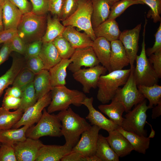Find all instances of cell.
<instances>
[{"label":"cell","mask_w":161,"mask_h":161,"mask_svg":"<svg viewBox=\"0 0 161 161\" xmlns=\"http://www.w3.org/2000/svg\"><path fill=\"white\" fill-rule=\"evenodd\" d=\"M144 4L141 0H120L111 6L110 12L107 20H115L130 6L136 4Z\"/></svg>","instance_id":"37"},{"label":"cell","mask_w":161,"mask_h":161,"mask_svg":"<svg viewBox=\"0 0 161 161\" xmlns=\"http://www.w3.org/2000/svg\"><path fill=\"white\" fill-rule=\"evenodd\" d=\"M44 144L38 139L27 138L13 145L17 161H35L38 151Z\"/></svg>","instance_id":"15"},{"label":"cell","mask_w":161,"mask_h":161,"mask_svg":"<svg viewBox=\"0 0 161 161\" xmlns=\"http://www.w3.org/2000/svg\"><path fill=\"white\" fill-rule=\"evenodd\" d=\"M50 93L51 100L47 111L51 114L66 110L71 104L80 106L86 97L83 92L77 90L70 89L65 85L54 87Z\"/></svg>","instance_id":"4"},{"label":"cell","mask_w":161,"mask_h":161,"mask_svg":"<svg viewBox=\"0 0 161 161\" xmlns=\"http://www.w3.org/2000/svg\"><path fill=\"white\" fill-rule=\"evenodd\" d=\"M17 7L22 14L31 12L32 5L28 0H8Z\"/></svg>","instance_id":"51"},{"label":"cell","mask_w":161,"mask_h":161,"mask_svg":"<svg viewBox=\"0 0 161 161\" xmlns=\"http://www.w3.org/2000/svg\"><path fill=\"white\" fill-rule=\"evenodd\" d=\"M147 20L145 18L143 32L142 48L139 55H137L135 61V67L134 74L137 85L150 86L158 84L159 78L147 58L145 52V37Z\"/></svg>","instance_id":"5"},{"label":"cell","mask_w":161,"mask_h":161,"mask_svg":"<svg viewBox=\"0 0 161 161\" xmlns=\"http://www.w3.org/2000/svg\"><path fill=\"white\" fill-rule=\"evenodd\" d=\"M129 141L134 150L145 154L149 146L150 138L139 135L134 132L126 131L120 126L117 129Z\"/></svg>","instance_id":"31"},{"label":"cell","mask_w":161,"mask_h":161,"mask_svg":"<svg viewBox=\"0 0 161 161\" xmlns=\"http://www.w3.org/2000/svg\"><path fill=\"white\" fill-rule=\"evenodd\" d=\"M120 0H109V4L111 6L113 4Z\"/></svg>","instance_id":"60"},{"label":"cell","mask_w":161,"mask_h":161,"mask_svg":"<svg viewBox=\"0 0 161 161\" xmlns=\"http://www.w3.org/2000/svg\"><path fill=\"white\" fill-rule=\"evenodd\" d=\"M95 155L101 161H119V156L113 150L106 139L98 134Z\"/></svg>","instance_id":"33"},{"label":"cell","mask_w":161,"mask_h":161,"mask_svg":"<svg viewBox=\"0 0 161 161\" xmlns=\"http://www.w3.org/2000/svg\"><path fill=\"white\" fill-rule=\"evenodd\" d=\"M5 92L4 95H9L17 98H21L23 90L18 87L13 86L11 87L8 88Z\"/></svg>","instance_id":"54"},{"label":"cell","mask_w":161,"mask_h":161,"mask_svg":"<svg viewBox=\"0 0 161 161\" xmlns=\"http://www.w3.org/2000/svg\"><path fill=\"white\" fill-rule=\"evenodd\" d=\"M52 42L62 59L70 58L75 49L62 35L57 37Z\"/></svg>","instance_id":"38"},{"label":"cell","mask_w":161,"mask_h":161,"mask_svg":"<svg viewBox=\"0 0 161 161\" xmlns=\"http://www.w3.org/2000/svg\"><path fill=\"white\" fill-rule=\"evenodd\" d=\"M151 64H153V68L159 78H161V50L149 56L148 59Z\"/></svg>","instance_id":"47"},{"label":"cell","mask_w":161,"mask_h":161,"mask_svg":"<svg viewBox=\"0 0 161 161\" xmlns=\"http://www.w3.org/2000/svg\"><path fill=\"white\" fill-rule=\"evenodd\" d=\"M32 5L31 12L38 15H47L49 12V0H30Z\"/></svg>","instance_id":"43"},{"label":"cell","mask_w":161,"mask_h":161,"mask_svg":"<svg viewBox=\"0 0 161 161\" xmlns=\"http://www.w3.org/2000/svg\"><path fill=\"white\" fill-rule=\"evenodd\" d=\"M72 147L63 145H45L40 148L35 161H60L69 153Z\"/></svg>","instance_id":"17"},{"label":"cell","mask_w":161,"mask_h":161,"mask_svg":"<svg viewBox=\"0 0 161 161\" xmlns=\"http://www.w3.org/2000/svg\"><path fill=\"white\" fill-rule=\"evenodd\" d=\"M71 62L72 61L70 59H62L49 70L53 87L66 84V69Z\"/></svg>","instance_id":"28"},{"label":"cell","mask_w":161,"mask_h":161,"mask_svg":"<svg viewBox=\"0 0 161 161\" xmlns=\"http://www.w3.org/2000/svg\"><path fill=\"white\" fill-rule=\"evenodd\" d=\"M110 66L111 71L122 69L130 64L124 46L119 39L110 42Z\"/></svg>","instance_id":"20"},{"label":"cell","mask_w":161,"mask_h":161,"mask_svg":"<svg viewBox=\"0 0 161 161\" xmlns=\"http://www.w3.org/2000/svg\"><path fill=\"white\" fill-rule=\"evenodd\" d=\"M146 123L148 124L150 126L151 129V131L148 137L150 138H154L155 134V132L154 130L153 129L151 125V124L149 123L147 121L146 122Z\"/></svg>","instance_id":"59"},{"label":"cell","mask_w":161,"mask_h":161,"mask_svg":"<svg viewBox=\"0 0 161 161\" xmlns=\"http://www.w3.org/2000/svg\"><path fill=\"white\" fill-rule=\"evenodd\" d=\"M0 161H17L15 150L12 145L5 143H1Z\"/></svg>","instance_id":"42"},{"label":"cell","mask_w":161,"mask_h":161,"mask_svg":"<svg viewBox=\"0 0 161 161\" xmlns=\"http://www.w3.org/2000/svg\"><path fill=\"white\" fill-rule=\"evenodd\" d=\"M79 0H64L59 19L62 21L71 16L77 9Z\"/></svg>","instance_id":"41"},{"label":"cell","mask_w":161,"mask_h":161,"mask_svg":"<svg viewBox=\"0 0 161 161\" xmlns=\"http://www.w3.org/2000/svg\"><path fill=\"white\" fill-rule=\"evenodd\" d=\"M10 41L4 43L0 49V66L8 59L12 52Z\"/></svg>","instance_id":"52"},{"label":"cell","mask_w":161,"mask_h":161,"mask_svg":"<svg viewBox=\"0 0 161 161\" xmlns=\"http://www.w3.org/2000/svg\"><path fill=\"white\" fill-rule=\"evenodd\" d=\"M25 66L35 74L44 69L43 63L38 55L30 57L25 59Z\"/></svg>","instance_id":"45"},{"label":"cell","mask_w":161,"mask_h":161,"mask_svg":"<svg viewBox=\"0 0 161 161\" xmlns=\"http://www.w3.org/2000/svg\"><path fill=\"white\" fill-rule=\"evenodd\" d=\"M20 105L18 109L24 112L37 101L33 81L27 85L23 90Z\"/></svg>","instance_id":"36"},{"label":"cell","mask_w":161,"mask_h":161,"mask_svg":"<svg viewBox=\"0 0 161 161\" xmlns=\"http://www.w3.org/2000/svg\"><path fill=\"white\" fill-rule=\"evenodd\" d=\"M107 69L99 64L87 69H80L73 73V78L80 83L84 93H88L92 88L95 89L101 75L105 74Z\"/></svg>","instance_id":"11"},{"label":"cell","mask_w":161,"mask_h":161,"mask_svg":"<svg viewBox=\"0 0 161 161\" xmlns=\"http://www.w3.org/2000/svg\"><path fill=\"white\" fill-rule=\"evenodd\" d=\"M94 98L92 97H86L82 103L88 109L89 113L86 117L92 125H96L101 129L109 132L117 129L119 126L110 119L106 118L101 113L95 109L93 103Z\"/></svg>","instance_id":"16"},{"label":"cell","mask_w":161,"mask_h":161,"mask_svg":"<svg viewBox=\"0 0 161 161\" xmlns=\"http://www.w3.org/2000/svg\"><path fill=\"white\" fill-rule=\"evenodd\" d=\"M1 44H0V47H1Z\"/></svg>","instance_id":"62"},{"label":"cell","mask_w":161,"mask_h":161,"mask_svg":"<svg viewBox=\"0 0 161 161\" xmlns=\"http://www.w3.org/2000/svg\"><path fill=\"white\" fill-rule=\"evenodd\" d=\"M25 66V59L24 57H13L12 65L6 73L0 77V97L4 91L10 85L12 84L16 77Z\"/></svg>","instance_id":"24"},{"label":"cell","mask_w":161,"mask_h":161,"mask_svg":"<svg viewBox=\"0 0 161 161\" xmlns=\"http://www.w3.org/2000/svg\"><path fill=\"white\" fill-rule=\"evenodd\" d=\"M35 75L33 72L25 66L16 77L13 86L18 87L23 90L27 85L33 81Z\"/></svg>","instance_id":"39"},{"label":"cell","mask_w":161,"mask_h":161,"mask_svg":"<svg viewBox=\"0 0 161 161\" xmlns=\"http://www.w3.org/2000/svg\"><path fill=\"white\" fill-rule=\"evenodd\" d=\"M22 14L16 6L8 0L2 5V18L4 30H17Z\"/></svg>","instance_id":"21"},{"label":"cell","mask_w":161,"mask_h":161,"mask_svg":"<svg viewBox=\"0 0 161 161\" xmlns=\"http://www.w3.org/2000/svg\"><path fill=\"white\" fill-rule=\"evenodd\" d=\"M60 21L56 16L52 17L49 14L47 15L46 30L41 40L43 43L52 42L57 37L62 35L66 27Z\"/></svg>","instance_id":"30"},{"label":"cell","mask_w":161,"mask_h":161,"mask_svg":"<svg viewBox=\"0 0 161 161\" xmlns=\"http://www.w3.org/2000/svg\"><path fill=\"white\" fill-rule=\"evenodd\" d=\"M38 56L48 70L62 59L52 41L43 43Z\"/></svg>","instance_id":"26"},{"label":"cell","mask_w":161,"mask_h":161,"mask_svg":"<svg viewBox=\"0 0 161 161\" xmlns=\"http://www.w3.org/2000/svg\"><path fill=\"white\" fill-rule=\"evenodd\" d=\"M33 83L38 100L49 92L53 88L49 70L45 69L35 74Z\"/></svg>","instance_id":"29"},{"label":"cell","mask_w":161,"mask_h":161,"mask_svg":"<svg viewBox=\"0 0 161 161\" xmlns=\"http://www.w3.org/2000/svg\"><path fill=\"white\" fill-rule=\"evenodd\" d=\"M5 0H0V7L2 6Z\"/></svg>","instance_id":"61"},{"label":"cell","mask_w":161,"mask_h":161,"mask_svg":"<svg viewBox=\"0 0 161 161\" xmlns=\"http://www.w3.org/2000/svg\"><path fill=\"white\" fill-rule=\"evenodd\" d=\"M92 12L91 0H79L76 10L62 21V24L65 27L71 26L83 31L93 41L97 38L92 25Z\"/></svg>","instance_id":"7"},{"label":"cell","mask_w":161,"mask_h":161,"mask_svg":"<svg viewBox=\"0 0 161 161\" xmlns=\"http://www.w3.org/2000/svg\"><path fill=\"white\" fill-rule=\"evenodd\" d=\"M70 59L72 62L67 69L73 73L81 69L82 66L92 67L100 63L92 46L75 49Z\"/></svg>","instance_id":"14"},{"label":"cell","mask_w":161,"mask_h":161,"mask_svg":"<svg viewBox=\"0 0 161 161\" xmlns=\"http://www.w3.org/2000/svg\"><path fill=\"white\" fill-rule=\"evenodd\" d=\"M2 5L0 7V32L4 30L2 18Z\"/></svg>","instance_id":"58"},{"label":"cell","mask_w":161,"mask_h":161,"mask_svg":"<svg viewBox=\"0 0 161 161\" xmlns=\"http://www.w3.org/2000/svg\"><path fill=\"white\" fill-rule=\"evenodd\" d=\"M111 100L110 104L100 105L98 106V108L111 120L120 126L123 119L122 115L125 112V109L120 98L119 89Z\"/></svg>","instance_id":"19"},{"label":"cell","mask_w":161,"mask_h":161,"mask_svg":"<svg viewBox=\"0 0 161 161\" xmlns=\"http://www.w3.org/2000/svg\"><path fill=\"white\" fill-rule=\"evenodd\" d=\"M149 109L145 99L126 114L120 127L126 131L146 137L147 131L144 128L146 123V112Z\"/></svg>","instance_id":"8"},{"label":"cell","mask_w":161,"mask_h":161,"mask_svg":"<svg viewBox=\"0 0 161 161\" xmlns=\"http://www.w3.org/2000/svg\"><path fill=\"white\" fill-rule=\"evenodd\" d=\"M83 161H101V160L96 155L91 156L84 157Z\"/></svg>","instance_id":"57"},{"label":"cell","mask_w":161,"mask_h":161,"mask_svg":"<svg viewBox=\"0 0 161 161\" xmlns=\"http://www.w3.org/2000/svg\"><path fill=\"white\" fill-rule=\"evenodd\" d=\"M154 36L155 41L153 46L152 47L149 48L145 50L146 54L148 56L161 50V21Z\"/></svg>","instance_id":"49"},{"label":"cell","mask_w":161,"mask_h":161,"mask_svg":"<svg viewBox=\"0 0 161 161\" xmlns=\"http://www.w3.org/2000/svg\"><path fill=\"white\" fill-rule=\"evenodd\" d=\"M21 101V98H17L9 95H4L2 107L8 110L12 109L16 110L19 108Z\"/></svg>","instance_id":"46"},{"label":"cell","mask_w":161,"mask_h":161,"mask_svg":"<svg viewBox=\"0 0 161 161\" xmlns=\"http://www.w3.org/2000/svg\"><path fill=\"white\" fill-rule=\"evenodd\" d=\"M30 127V125H27L19 129H0V142L13 145L24 140L27 138L26 131Z\"/></svg>","instance_id":"32"},{"label":"cell","mask_w":161,"mask_h":161,"mask_svg":"<svg viewBox=\"0 0 161 161\" xmlns=\"http://www.w3.org/2000/svg\"><path fill=\"white\" fill-rule=\"evenodd\" d=\"M43 42L41 40L26 44L24 57L26 59L30 57L38 55Z\"/></svg>","instance_id":"44"},{"label":"cell","mask_w":161,"mask_h":161,"mask_svg":"<svg viewBox=\"0 0 161 161\" xmlns=\"http://www.w3.org/2000/svg\"><path fill=\"white\" fill-rule=\"evenodd\" d=\"M64 0H49V12L59 18Z\"/></svg>","instance_id":"50"},{"label":"cell","mask_w":161,"mask_h":161,"mask_svg":"<svg viewBox=\"0 0 161 161\" xmlns=\"http://www.w3.org/2000/svg\"><path fill=\"white\" fill-rule=\"evenodd\" d=\"M57 115L62 123L61 133L65 140V144L73 148L79 141L82 133L91 125L70 107L60 111Z\"/></svg>","instance_id":"1"},{"label":"cell","mask_w":161,"mask_h":161,"mask_svg":"<svg viewBox=\"0 0 161 161\" xmlns=\"http://www.w3.org/2000/svg\"><path fill=\"white\" fill-rule=\"evenodd\" d=\"M51 100L50 91L38 99L32 106L28 108L23 113L20 120L12 127L18 129L25 125L30 126L37 123L42 116L43 109L48 106Z\"/></svg>","instance_id":"12"},{"label":"cell","mask_w":161,"mask_h":161,"mask_svg":"<svg viewBox=\"0 0 161 161\" xmlns=\"http://www.w3.org/2000/svg\"><path fill=\"white\" fill-rule=\"evenodd\" d=\"M106 139L113 150L119 157H123L130 154L134 150L127 139L117 129L108 132Z\"/></svg>","instance_id":"18"},{"label":"cell","mask_w":161,"mask_h":161,"mask_svg":"<svg viewBox=\"0 0 161 161\" xmlns=\"http://www.w3.org/2000/svg\"><path fill=\"white\" fill-rule=\"evenodd\" d=\"M92 12L91 23L94 30L108 18L111 6L109 0H91Z\"/></svg>","instance_id":"25"},{"label":"cell","mask_w":161,"mask_h":161,"mask_svg":"<svg viewBox=\"0 0 161 161\" xmlns=\"http://www.w3.org/2000/svg\"><path fill=\"white\" fill-rule=\"evenodd\" d=\"M131 71L130 68L116 70L101 75L97 86L98 88L97 96L98 100L102 104L109 103L115 96L120 87L125 83Z\"/></svg>","instance_id":"3"},{"label":"cell","mask_w":161,"mask_h":161,"mask_svg":"<svg viewBox=\"0 0 161 161\" xmlns=\"http://www.w3.org/2000/svg\"><path fill=\"white\" fill-rule=\"evenodd\" d=\"M161 115V101L159 102L154 107H153L152 110L151 115L152 118L156 119L159 117Z\"/></svg>","instance_id":"56"},{"label":"cell","mask_w":161,"mask_h":161,"mask_svg":"<svg viewBox=\"0 0 161 161\" xmlns=\"http://www.w3.org/2000/svg\"><path fill=\"white\" fill-rule=\"evenodd\" d=\"M138 89L149 101L148 106L150 109L153 108L161 101V86L155 84L150 86L144 85L137 86Z\"/></svg>","instance_id":"35"},{"label":"cell","mask_w":161,"mask_h":161,"mask_svg":"<svg viewBox=\"0 0 161 161\" xmlns=\"http://www.w3.org/2000/svg\"><path fill=\"white\" fill-rule=\"evenodd\" d=\"M23 113L19 109L10 112L2 107H0V129H11L20 120Z\"/></svg>","instance_id":"34"},{"label":"cell","mask_w":161,"mask_h":161,"mask_svg":"<svg viewBox=\"0 0 161 161\" xmlns=\"http://www.w3.org/2000/svg\"><path fill=\"white\" fill-rule=\"evenodd\" d=\"M92 47L100 63L107 69L109 72H111L109 63L110 42L104 38L97 37L93 41Z\"/></svg>","instance_id":"23"},{"label":"cell","mask_w":161,"mask_h":161,"mask_svg":"<svg viewBox=\"0 0 161 161\" xmlns=\"http://www.w3.org/2000/svg\"><path fill=\"white\" fill-rule=\"evenodd\" d=\"M84 157L78 153L71 151L61 160V161H83Z\"/></svg>","instance_id":"55"},{"label":"cell","mask_w":161,"mask_h":161,"mask_svg":"<svg viewBox=\"0 0 161 161\" xmlns=\"http://www.w3.org/2000/svg\"><path fill=\"white\" fill-rule=\"evenodd\" d=\"M62 35L75 49L92 46L93 42L85 33L81 32L71 26L66 27Z\"/></svg>","instance_id":"22"},{"label":"cell","mask_w":161,"mask_h":161,"mask_svg":"<svg viewBox=\"0 0 161 161\" xmlns=\"http://www.w3.org/2000/svg\"><path fill=\"white\" fill-rule=\"evenodd\" d=\"M12 51H15L23 55L25 48L26 44L18 35H16L10 41Z\"/></svg>","instance_id":"48"},{"label":"cell","mask_w":161,"mask_h":161,"mask_svg":"<svg viewBox=\"0 0 161 161\" xmlns=\"http://www.w3.org/2000/svg\"><path fill=\"white\" fill-rule=\"evenodd\" d=\"M134 69H131L130 75L124 86L119 89L120 98L126 113L145 99L138 89L134 74Z\"/></svg>","instance_id":"9"},{"label":"cell","mask_w":161,"mask_h":161,"mask_svg":"<svg viewBox=\"0 0 161 161\" xmlns=\"http://www.w3.org/2000/svg\"><path fill=\"white\" fill-rule=\"evenodd\" d=\"M17 34V30L13 29L4 30L0 32V44L10 41Z\"/></svg>","instance_id":"53"},{"label":"cell","mask_w":161,"mask_h":161,"mask_svg":"<svg viewBox=\"0 0 161 161\" xmlns=\"http://www.w3.org/2000/svg\"><path fill=\"white\" fill-rule=\"evenodd\" d=\"M57 114L48 113L45 108L42 116L37 124L27 130L26 137L38 139L44 136L60 137L62 136V125Z\"/></svg>","instance_id":"6"},{"label":"cell","mask_w":161,"mask_h":161,"mask_svg":"<svg viewBox=\"0 0 161 161\" xmlns=\"http://www.w3.org/2000/svg\"><path fill=\"white\" fill-rule=\"evenodd\" d=\"M141 23L134 28L124 30L119 39L122 43L129 60L131 69L134 68V64L139 49L138 42Z\"/></svg>","instance_id":"13"},{"label":"cell","mask_w":161,"mask_h":161,"mask_svg":"<svg viewBox=\"0 0 161 161\" xmlns=\"http://www.w3.org/2000/svg\"><path fill=\"white\" fill-rule=\"evenodd\" d=\"M100 129L98 126L92 125L85 131L71 151L77 152L83 157L95 155L99 132Z\"/></svg>","instance_id":"10"},{"label":"cell","mask_w":161,"mask_h":161,"mask_svg":"<svg viewBox=\"0 0 161 161\" xmlns=\"http://www.w3.org/2000/svg\"><path fill=\"white\" fill-rule=\"evenodd\" d=\"M1 142H0V145H1Z\"/></svg>","instance_id":"63"},{"label":"cell","mask_w":161,"mask_h":161,"mask_svg":"<svg viewBox=\"0 0 161 161\" xmlns=\"http://www.w3.org/2000/svg\"><path fill=\"white\" fill-rule=\"evenodd\" d=\"M47 15L31 12L23 14L17 28L18 35L26 44L41 40L47 28Z\"/></svg>","instance_id":"2"},{"label":"cell","mask_w":161,"mask_h":161,"mask_svg":"<svg viewBox=\"0 0 161 161\" xmlns=\"http://www.w3.org/2000/svg\"><path fill=\"white\" fill-rule=\"evenodd\" d=\"M93 30L96 38L102 37L110 42L119 39L121 32L115 20H106Z\"/></svg>","instance_id":"27"},{"label":"cell","mask_w":161,"mask_h":161,"mask_svg":"<svg viewBox=\"0 0 161 161\" xmlns=\"http://www.w3.org/2000/svg\"><path fill=\"white\" fill-rule=\"evenodd\" d=\"M141 0L150 8L147 14V17L153 19L155 23L161 21V0Z\"/></svg>","instance_id":"40"}]
</instances>
